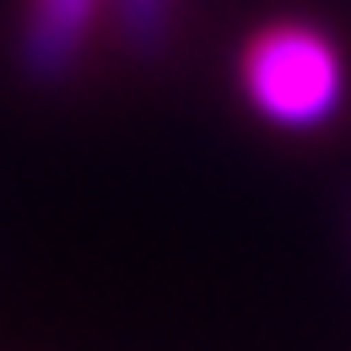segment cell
Here are the masks:
<instances>
[{
  "label": "cell",
  "mask_w": 351,
  "mask_h": 351,
  "mask_svg": "<svg viewBox=\"0 0 351 351\" xmlns=\"http://www.w3.org/2000/svg\"><path fill=\"white\" fill-rule=\"evenodd\" d=\"M243 92L270 125H324L341 103V60L313 27H265L243 49Z\"/></svg>",
  "instance_id": "cell-1"
},
{
  "label": "cell",
  "mask_w": 351,
  "mask_h": 351,
  "mask_svg": "<svg viewBox=\"0 0 351 351\" xmlns=\"http://www.w3.org/2000/svg\"><path fill=\"white\" fill-rule=\"evenodd\" d=\"M97 0H33L27 33H22V65L33 82H60L92 33Z\"/></svg>",
  "instance_id": "cell-2"
},
{
  "label": "cell",
  "mask_w": 351,
  "mask_h": 351,
  "mask_svg": "<svg viewBox=\"0 0 351 351\" xmlns=\"http://www.w3.org/2000/svg\"><path fill=\"white\" fill-rule=\"evenodd\" d=\"M119 22L141 49H152L162 38V22H168V5L162 0H119Z\"/></svg>",
  "instance_id": "cell-3"
}]
</instances>
